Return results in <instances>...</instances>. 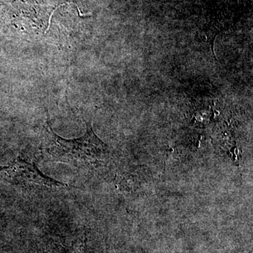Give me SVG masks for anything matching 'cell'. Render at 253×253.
I'll list each match as a JSON object with an SVG mask.
<instances>
[{
	"instance_id": "1",
	"label": "cell",
	"mask_w": 253,
	"mask_h": 253,
	"mask_svg": "<svg viewBox=\"0 0 253 253\" xmlns=\"http://www.w3.org/2000/svg\"><path fill=\"white\" fill-rule=\"evenodd\" d=\"M86 125L84 135L67 139L56 134L46 123L42 142L44 156L50 161L77 168L95 169L106 166L111 159L109 146L96 136L90 123L86 122Z\"/></svg>"
},
{
	"instance_id": "2",
	"label": "cell",
	"mask_w": 253,
	"mask_h": 253,
	"mask_svg": "<svg viewBox=\"0 0 253 253\" xmlns=\"http://www.w3.org/2000/svg\"><path fill=\"white\" fill-rule=\"evenodd\" d=\"M0 178L11 185L38 186L49 188L66 186V184L45 175L37 167L35 163L18 156L6 166H0Z\"/></svg>"
}]
</instances>
